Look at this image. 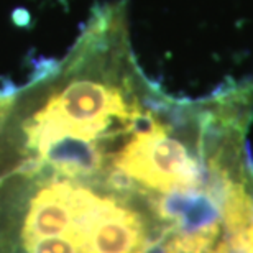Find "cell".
I'll return each instance as SVG.
<instances>
[{
	"mask_svg": "<svg viewBox=\"0 0 253 253\" xmlns=\"http://www.w3.org/2000/svg\"><path fill=\"white\" fill-rule=\"evenodd\" d=\"M151 197L115 173L0 168V253H146Z\"/></svg>",
	"mask_w": 253,
	"mask_h": 253,
	"instance_id": "cell-1",
	"label": "cell"
},
{
	"mask_svg": "<svg viewBox=\"0 0 253 253\" xmlns=\"http://www.w3.org/2000/svg\"><path fill=\"white\" fill-rule=\"evenodd\" d=\"M5 99H7V92H0V112H2L5 105Z\"/></svg>",
	"mask_w": 253,
	"mask_h": 253,
	"instance_id": "cell-2",
	"label": "cell"
}]
</instances>
